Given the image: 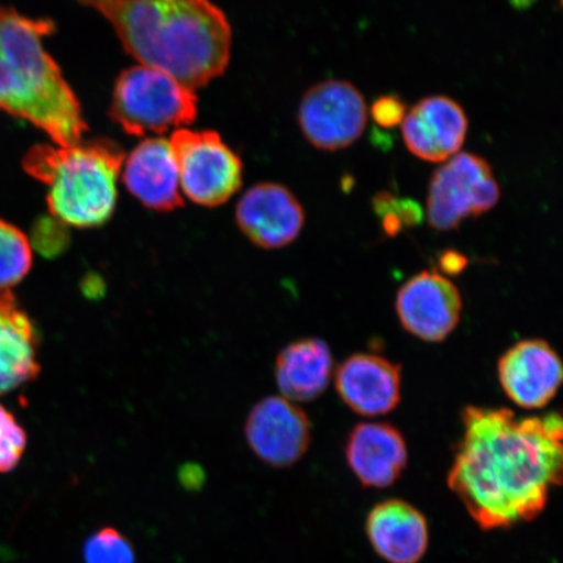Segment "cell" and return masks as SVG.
<instances>
[{"label": "cell", "instance_id": "30bf717a", "mask_svg": "<svg viewBox=\"0 0 563 563\" xmlns=\"http://www.w3.org/2000/svg\"><path fill=\"white\" fill-rule=\"evenodd\" d=\"M462 297L440 273L422 272L400 287L397 313L408 333L426 342H441L461 320Z\"/></svg>", "mask_w": 563, "mask_h": 563}, {"label": "cell", "instance_id": "9a60e30c", "mask_svg": "<svg viewBox=\"0 0 563 563\" xmlns=\"http://www.w3.org/2000/svg\"><path fill=\"white\" fill-rule=\"evenodd\" d=\"M335 385L352 411L373 418L399 405L402 379L399 365L378 355L357 354L336 371Z\"/></svg>", "mask_w": 563, "mask_h": 563}, {"label": "cell", "instance_id": "603a6c76", "mask_svg": "<svg viewBox=\"0 0 563 563\" xmlns=\"http://www.w3.org/2000/svg\"><path fill=\"white\" fill-rule=\"evenodd\" d=\"M32 243L41 255L54 257L63 250L65 238L55 218H42L35 222L32 231Z\"/></svg>", "mask_w": 563, "mask_h": 563}, {"label": "cell", "instance_id": "8992f818", "mask_svg": "<svg viewBox=\"0 0 563 563\" xmlns=\"http://www.w3.org/2000/svg\"><path fill=\"white\" fill-rule=\"evenodd\" d=\"M172 150L181 195L197 206L214 208L234 196L243 183L242 159L214 131H174Z\"/></svg>", "mask_w": 563, "mask_h": 563}, {"label": "cell", "instance_id": "e0dca14e", "mask_svg": "<svg viewBox=\"0 0 563 563\" xmlns=\"http://www.w3.org/2000/svg\"><path fill=\"white\" fill-rule=\"evenodd\" d=\"M367 534L379 558L389 563H418L429 544L426 517L402 499L376 505L367 518Z\"/></svg>", "mask_w": 563, "mask_h": 563}, {"label": "cell", "instance_id": "484cf974", "mask_svg": "<svg viewBox=\"0 0 563 563\" xmlns=\"http://www.w3.org/2000/svg\"><path fill=\"white\" fill-rule=\"evenodd\" d=\"M440 263L443 272L454 274L464 269V266L467 264V260L464 258L461 253L449 251L443 253Z\"/></svg>", "mask_w": 563, "mask_h": 563}, {"label": "cell", "instance_id": "7c38bea8", "mask_svg": "<svg viewBox=\"0 0 563 563\" xmlns=\"http://www.w3.org/2000/svg\"><path fill=\"white\" fill-rule=\"evenodd\" d=\"M562 377L561 358L543 340L519 342L499 358L498 378L506 396L527 410L551 402Z\"/></svg>", "mask_w": 563, "mask_h": 563}, {"label": "cell", "instance_id": "44dd1931", "mask_svg": "<svg viewBox=\"0 0 563 563\" xmlns=\"http://www.w3.org/2000/svg\"><path fill=\"white\" fill-rule=\"evenodd\" d=\"M86 563H136L131 540L115 527H102L84 543Z\"/></svg>", "mask_w": 563, "mask_h": 563}, {"label": "cell", "instance_id": "8fae6325", "mask_svg": "<svg viewBox=\"0 0 563 563\" xmlns=\"http://www.w3.org/2000/svg\"><path fill=\"white\" fill-rule=\"evenodd\" d=\"M235 220L253 244L264 250H279L300 235L306 214L297 197L285 186L260 183L239 200Z\"/></svg>", "mask_w": 563, "mask_h": 563}, {"label": "cell", "instance_id": "5b68a950", "mask_svg": "<svg viewBox=\"0 0 563 563\" xmlns=\"http://www.w3.org/2000/svg\"><path fill=\"white\" fill-rule=\"evenodd\" d=\"M109 115L130 136L164 135L197 117V97L175 77L137 65L118 76Z\"/></svg>", "mask_w": 563, "mask_h": 563}, {"label": "cell", "instance_id": "ba28073f", "mask_svg": "<svg viewBox=\"0 0 563 563\" xmlns=\"http://www.w3.org/2000/svg\"><path fill=\"white\" fill-rule=\"evenodd\" d=\"M302 135L317 150H346L361 139L368 122L362 91L351 82L328 80L308 89L299 106Z\"/></svg>", "mask_w": 563, "mask_h": 563}, {"label": "cell", "instance_id": "ffe728a7", "mask_svg": "<svg viewBox=\"0 0 563 563\" xmlns=\"http://www.w3.org/2000/svg\"><path fill=\"white\" fill-rule=\"evenodd\" d=\"M33 252L30 239L15 224L0 220V290H9L30 274Z\"/></svg>", "mask_w": 563, "mask_h": 563}, {"label": "cell", "instance_id": "ac0fdd59", "mask_svg": "<svg viewBox=\"0 0 563 563\" xmlns=\"http://www.w3.org/2000/svg\"><path fill=\"white\" fill-rule=\"evenodd\" d=\"M40 338L34 323L10 290H0V394L40 375Z\"/></svg>", "mask_w": 563, "mask_h": 563}, {"label": "cell", "instance_id": "7a4b0ae2", "mask_svg": "<svg viewBox=\"0 0 563 563\" xmlns=\"http://www.w3.org/2000/svg\"><path fill=\"white\" fill-rule=\"evenodd\" d=\"M114 26L139 65L164 70L196 90L227 70L232 32L211 0H76Z\"/></svg>", "mask_w": 563, "mask_h": 563}, {"label": "cell", "instance_id": "52a82bcc", "mask_svg": "<svg viewBox=\"0 0 563 563\" xmlns=\"http://www.w3.org/2000/svg\"><path fill=\"white\" fill-rule=\"evenodd\" d=\"M499 199L501 189L488 161L473 153H457L429 183V224L439 231L455 230L468 218L487 213Z\"/></svg>", "mask_w": 563, "mask_h": 563}, {"label": "cell", "instance_id": "2e32d148", "mask_svg": "<svg viewBox=\"0 0 563 563\" xmlns=\"http://www.w3.org/2000/svg\"><path fill=\"white\" fill-rule=\"evenodd\" d=\"M346 457L364 487L384 489L402 476L408 452L396 427L387 422H362L349 435Z\"/></svg>", "mask_w": 563, "mask_h": 563}, {"label": "cell", "instance_id": "5bb4252c", "mask_svg": "<svg viewBox=\"0 0 563 563\" xmlns=\"http://www.w3.org/2000/svg\"><path fill=\"white\" fill-rule=\"evenodd\" d=\"M123 183L147 209L173 211L185 206L170 141L147 137L123 162Z\"/></svg>", "mask_w": 563, "mask_h": 563}, {"label": "cell", "instance_id": "277c9868", "mask_svg": "<svg viewBox=\"0 0 563 563\" xmlns=\"http://www.w3.org/2000/svg\"><path fill=\"white\" fill-rule=\"evenodd\" d=\"M124 158L114 141L95 139L68 146L34 145L21 166L47 186V207L55 220L77 229H96L114 214Z\"/></svg>", "mask_w": 563, "mask_h": 563}, {"label": "cell", "instance_id": "4316f807", "mask_svg": "<svg viewBox=\"0 0 563 563\" xmlns=\"http://www.w3.org/2000/svg\"><path fill=\"white\" fill-rule=\"evenodd\" d=\"M514 4H517L518 7H526L530 5L532 3V0H512Z\"/></svg>", "mask_w": 563, "mask_h": 563}, {"label": "cell", "instance_id": "d6986e66", "mask_svg": "<svg viewBox=\"0 0 563 563\" xmlns=\"http://www.w3.org/2000/svg\"><path fill=\"white\" fill-rule=\"evenodd\" d=\"M334 362L332 351L319 338H306L279 352L276 379L291 402H311L328 389Z\"/></svg>", "mask_w": 563, "mask_h": 563}, {"label": "cell", "instance_id": "9c48e42d", "mask_svg": "<svg viewBox=\"0 0 563 563\" xmlns=\"http://www.w3.org/2000/svg\"><path fill=\"white\" fill-rule=\"evenodd\" d=\"M245 439L260 460L277 468L301 460L311 443L307 413L284 397H267L252 408Z\"/></svg>", "mask_w": 563, "mask_h": 563}, {"label": "cell", "instance_id": "d4e9b609", "mask_svg": "<svg viewBox=\"0 0 563 563\" xmlns=\"http://www.w3.org/2000/svg\"><path fill=\"white\" fill-rule=\"evenodd\" d=\"M371 114L378 125L393 129V126L402 124L407 108L398 96H383L373 103Z\"/></svg>", "mask_w": 563, "mask_h": 563}, {"label": "cell", "instance_id": "6da1fadb", "mask_svg": "<svg viewBox=\"0 0 563 563\" xmlns=\"http://www.w3.org/2000/svg\"><path fill=\"white\" fill-rule=\"evenodd\" d=\"M448 485L484 531L531 522L562 478V419L468 406Z\"/></svg>", "mask_w": 563, "mask_h": 563}, {"label": "cell", "instance_id": "cb8c5ba5", "mask_svg": "<svg viewBox=\"0 0 563 563\" xmlns=\"http://www.w3.org/2000/svg\"><path fill=\"white\" fill-rule=\"evenodd\" d=\"M375 210L378 216L391 214L398 218L402 227H413L422 218L421 209L411 200H398L390 194L375 197Z\"/></svg>", "mask_w": 563, "mask_h": 563}, {"label": "cell", "instance_id": "3957f363", "mask_svg": "<svg viewBox=\"0 0 563 563\" xmlns=\"http://www.w3.org/2000/svg\"><path fill=\"white\" fill-rule=\"evenodd\" d=\"M54 21L0 7V111L45 132L55 145L79 144L89 131L81 103L46 51Z\"/></svg>", "mask_w": 563, "mask_h": 563}, {"label": "cell", "instance_id": "4fadbf2b", "mask_svg": "<svg viewBox=\"0 0 563 563\" xmlns=\"http://www.w3.org/2000/svg\"><path fill=\"white\" fill-rule=\"evenodd\" d=\"M400 125L407 150L415 157L443 162L461 151L467 136L468 119L453 98L432 96L415 104Z\"/></svg>", "mask_w": 563, "mask_h": 563}, {"label": "cell", "instance_id": "7402d4cb", "mask_svg": "<svg viewBox=\"0 0 563 563\" xmlns=\"http://www.w3.org/2000/svg\"><path fill=\"white\" fill-rule=\"evenodd\" d=\"M26 448V433L13 413L0 405V473H10L21 461Z\"/></svg>", "mask_w": 563, "mask_h": 563}]
</instances>
